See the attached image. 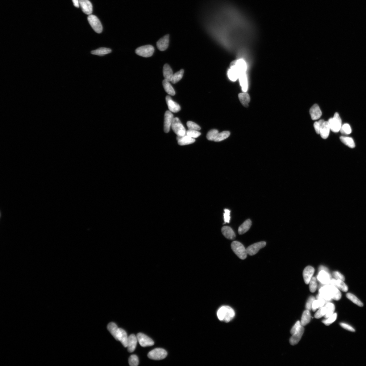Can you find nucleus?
Returning <instances> with one entry per match:
<instances>
[{
  "mask_svg": "<svg viewBox=\"0 0 366 366\" xmlns=\"http://www.w3.org/2000/svg\"><path fill=\"white\" fill-rule=\"evenodd\" d=\"M319 295L327 302L332 299L339 300L342 296L339 289L330 284L324 285L319 289Z\"/></svg>",
  "mask_w": 366,
  "mask_h": 366,
  "instance_id": "f257e3e1",
  "label": "nucleus"
},
{
  "mask_svg": "<svg viewBox=\"0 0 366 366\" xmlns=\"http://www.w3.org/2000/svg\"><path fill=\"white\" fill-rule=\"evenodd\" d=\"M235 315L234 310L228 306L221 307L217 312V316L219 319L223 322H229L232 320Z\"/></svg>",
  "mask_w": 366,
  "mask_h": 366,
  "instance_id": "f03ea898",
  "label": "nucleus"
},
{
  "mask_svg": "<svg viewBox=\"0 0 366 366\" xmlns=\"http://www.w3.org/2000/svg\"><path fill=\"white\" fill-rule=\"evenodd\" d=\"M231 248L234 252L242 260H244L247 257L246 249L243 245L238 241H234L231 243Z\"/></svg>",
  "mask_w": 366,
  "mask_h": 366,
  "instance_id": "7ed1b4c3",
  "label": "nucleus"
},
{
  "mask_svg": "<svg viewBox=\"0 0 366 366\" xmlns=\"http://www.w3.org/2000/svg\"><path fill=\"white\" fill-rule=\"evenodd\" d=\"M328 122L331 130L335 133L339 132L342 127V121L338 113H335L333 118L330 119Z\"/></svg>",
  "mask_w": 366,
  "mask_h": 366,
  "instance_id": "20e7f679",
  "label": "nucleus"
},
{
  "mask_svg": "<svg viewBox=\"0 0 366 366\" xmlns=\"http://www.w3.org/2000/svg\"><path fill=\"white\" fill-rule=\"evenodd\" d=\"M171 128L174 133L178 136H182L185 135L186 131L185 127L183 125L179 119L176 117L173 121Z\"/></svg>",
  "mask_w": 366,
  "mask_h": 366,
  "instance_id": "39448f33",
  "label": "nucleus"
},
{
  "mask_svg": "<svg viewBox=\"0 0 366 366\" xmlns=\"http://www.w3.org/2000/svg\"><path fill=\"white\" fill-rule=\"evenodd\" d=\"M167 352L162 348H156L148 353V356L151 360H163L167 356Z\"/></svg>",
  "mask_w": 366,
  "mask_h": 366,
  "instance_id": "423d86ee",
  "label": "nucleus"
},
{
  "mask_svg": "<svg viewBox=\"0 0 366 366\" xmlns=\"http://www.w3.org/2000/svg\"><path fill=\"white\" fill-rule=\"evenodd\" d=\"M154 48L150 45L143 46L137 48L135 52L139 56L144 57H150L153 55Z\"/></svg>",
  "mask_w": 366,
  "mask_h": 366,
  "instance_id": "0eeeda50",
  "label": "nucleus"
},
{
  "mask_svg": "<svg viewBox=\"0 0 366 366\" xmlns=\"http://www.w3.org/2000/svg\"><path fill=\"white\" fill-rule=\"evenodd\" d=\"M89 23L95 32L101 33L102 31V26L101 22L96 16L92 15L88 17Z\"/></svg>",
  "mask_w": 366,
  "mask_h": 366,
  "instance_id": "6e6552de",
  "label": "nucleus"
},
{
  "mask_svg": "<svg viewBox=\"0 0 366 366\" xmlns=\"http://www.w3.org/2000/svg\"><path fill=\"white\" fill-rule=\"evenodd\" d=\"M138 341L141 347H145L153 346L154 341L150 338L142 333H138L137 335Z\"/></svg>",
  "mask_w": 366,
  "mask_h": 366,
  "instance_id": "1a4fd4ad",
  "label": "nucleus"
},
{
  "mask_svg": "<svg viewBox=\"0 0 366 366\" xmlns=\"http://www.w3.org/2000/svg\"><path fill=\"white\" fill-rule=\"evenodd\" d=\"M266 245V243L264 241L254 243L250 245L246 249L247 254L253 256L256 254L261 248Z\"/></svg>",
  "mask_w": 366,
  "mask_h": 366,
  "instance_id": "9d476101",
  "label": "nucleus"
},
{
  "mask_svg": "<svg viewBox=\"0 0 366 366\" xmlns=\"http://www.w3.org/2000/svg\"><path fill=\"white\" fill-rule=\"evenodd\" d=\"M317 279L321 284L323 285L329 284L331 279L329 271L324 270H319Z\"/></svg>",
  "mask_w": 366,
  "mask_h": 366,
  "instance_id": "9b49d317",
  "label": "nucleus"
},
{
  "mask_svg": "<svg viewBox=\"0 0 366 366\" xmlns=\"http://www.w3.org/2000/svg\"><path fill=\"white\" fill-rule=\"evenodd\" d=\"M173 115L171 112L167 110L164 116V130L165 133H168L170 131L174 119Z\"/></svg>",
  "mask_w": 366,
  "mask_h": 366,
  "instance_id": "f8f14e48",
  "label": "nucleus"
},
{
  "mask_svg": "<svg viewBox=\"0 0 366 366\" xmlns=\"http://www.w3.org/2000/svg\"><path fill=\"white\" fill-rule=\"evenodd\" d=\"M304 332V329L303 326H302L298 330L292 335V336L289 340L290 343L293 346H294V345L298 344L300 339H301Z\"/></svg>",
  "mask_w": 366,
  "mask_h": 366,
  "instance_id": "ddd939ff",
  "label": "nucleus"
},
{
  "mask_svg": "<svg viewBox=\"0 0 366 366\" xmlns=\"http://www.w3.org/2000/svg\"><path fill=\"white\" fill-rule=\"evenodd\" d=\"M79 5L82 10L86 15H90L93 12V6L89 0H79Z\"/></svg>",
  "mask_w": 366,
  "mask_h": 366,
  "instance_id": "4468645a",
  "label": "nucleus"
},
{
  "mask_svg": "<svg viewBox=\"0 0 366 366\" xmlns=\"http://www.w3.org/2000/svg\"><path fill=\"white\" fill-rule=\"evenodd\" d=\"M168 107L170 111L174 113H177L181 110V108L180 106L177 103L173 101L171 97L167 96L166 97Z\"/></svg>",
  "mask_w": 366,
  "mask_h": 366,
  "instance_id": "2eb2a0df",
  "label": "nucleus"
},
{
  "mask_svg": "<svg viewBox=\"0 0 366 366\" xmlns=\"http://www.w3.org/2000/svg\"><path fill=\"white\" fill-rule=\"evenodd\" d=\"M315 272V269L310 266L306 267L303 272V277L305 282L307 285L309 284L310 281L313 277Z\"/></svg>",
  "mask_w": 366,
  "mask_h": 366,
  "instance_id": "dca6fc26",
  "label": "nucleus"
},
{
  "mask_svg": "<svg viewBox=\"0 0 366 366\" xmlns=\"http://www.w3.org/2000/svg\"><path fill=\"white\" fill-rule=\"evenodd\" d=\"M137 342V336L134 334H131L129 336L127 347L130 353H132L135 350Z\"/></svg>",
  "mask_w": 366,
  "mask_h": 366,
  "instance_id": "f3484780",
  "label": "nucleus"
},
{
  "mask_svg": "<svg viewBox=\"0 0 366 366\" xmlns=\"http://www.w3.org/2000/svg\"><path fill=\"white\" fill-rule=\"evenodd\" d=\"M310 116L313 120H316L320 118L322 115V112L318 105H314L310 110Z\"/></svg>",
  "mask_w": 366,
  "mask_h": 366,
  "instance_id": "a211bd4d",
  "label": "nucleus"
},
{
  "mask_svg": "<svg viewBox=\"0 0 366 366\" xmlns=\"http://www.w3.org/2000/svg\"><path fill=\"white\" fill-rule=\"evenodd\" d=\"M169 41V35H167L162 37L157 43V46L160 51H163L168 48Z\"/></svg>",
  "mask_w": 366,
  "mask_h": 366,
  "instance_id": "6ab92c4d",
  "label": "nucleus"
},
{
  "mask_svg": "<svg viewBox=\"0 0 366 366\" xmlns=\"http://www.w3.org/2000/svg\"><path fill=\"white\" fill-rule=\"evenodd\" d=\"M329 284L335 286L338 289L344 292H347L348 290L347 285L343 281L340 280L331 279Z\"/></svg>",
  "mask_w": 366,
  "mask_h": 366,
  "instance_id": "aec40b11",
  "label": "nucleus"
},
{
  "mask_svg": "<svg viewBox=\"0 0 366 366\" xmlns=\"http://www.w3.org/2000/svg\"><path fill=\"white\" fill-rule=\"evenodd\" d=\"M177 139L178 144L180 146H185L194 143L195 141V140L194 138L190 137L186 135V134L185 135L181 137L177 136Z\"/></svg>",
  "mask_w": 366,
  "mask_h": 366,
  "instance_id": "412c9836",
  "label": "nucleus"
},
{
  "mask_svg": "<svg viewBox=\"0 0 366 366\" xmlns=\"http://www.w3.org/2000/svg\"><path fill=\"white\" fill-rule=\"evenodd\" d=\"M222 232L223 236L227 239L233 240L235 239L236 235L231 228L228 226H224L222 227Z\"/></svg>",
  "mask_w": 366,
  "mask_h": 366,
  "instance_id": "4be33fe9",
  "label": "nucleus"
},
{
  "mask_svg": "<svg viewBox=\"0 0 366 366\" xmlns=\"http://www.w3.org/2000/svg\"><path fill=\"white\" fill-rule=\"evenodd\" d=\"M331 130L329 124L328 122H324L320 130V134L323 139H326L329 137Z\"/></svg>",
  "mask_w": 366,
  "mask_h": 366,
  "instance_id": "5701e85b",
  "label": "nucleus"
},
{
  "mask_svg": "<svg viewBox=\"0 0 366 366\" xmlns=\"http://www.w3.org/2000/svg\"><path fill=\"white\" fill-rule=\"evenodd\" d=\"M128 337L126 331L122 329L119 328L117 340L120 341L125 347H127Z\"/></svg>",
  "mask_w": 366,
  "mask_h": 366,
  "instance_id": "b1692460",
  "label": "nucleus"
},
{
  "mask_svg": "<svg viewBox=\"0 0 366 366\" xmlns=\"http://www.w3.org/2000/svg\"><path fill=\"white\" fill-rule=\"evenodd\" d=\"M174 74L171 68L168 64H165L163 68V75L165 80L171 82Z\"/></svg>",
  "mask_w": 366,
  "mask_h": 366,
  "instance_id": "393cba45",
  "label": "nucleus"
},
{
  "mask_svg": "<svg viewBox=\"0 0 366 366\" xmlns=\"http://www.w3.org/2000/svg\"><path fill=\"white\" fill-rule=\"evenodd\" d=\"M251 225L252 222L250 219L247 220L239 227L238 230V233L240 235L244 234L250 229Z\"/></svg>",
  "mask_w": 366,
  "mask_h": 366,
  "instance_id": "a878e982",
  "label": "nucleus"
},
{
  "mask_svg": "<svg viewBox=\"0 0 366 366\" xmlns=\"http://www.w3.org/2000/svg\"><path fill=\"white\" fill-rule=\"evenodd\" d=\"M238 97L241 104L245 107H248L250 101L249 95L247 92L242 93L238 95Z\"/></svg>",
  "mask_w": 366,
  "mask_h": 366,
  "instance_id": "bb28decb",
  "label": "nucleus"
},
{
  "mask_svg": "<svg viewBox=\"0 0 366 366\" xmlns=\"http://www.w3.org/2000/svg\"><path fill=\"white\" fill-rule=\"evenodd\" d=\"M107 328L113 336L115 338L116 340H117V337H118L119 329L118 326L115 323L110 322L108 324Z\"/></svg>",
  "mask_w": 366,
  "mask_h": 366,
  "instance_id": "cd10ccee",
  "label": "nucleus"
},
{
  "mask_svg": "<svg viewBox=\"0 0 366 366\" xmlns=\"http://www.w3.org/2000/svg\"><path fill=\"white\" fill-rule=\"evenodd\" d=\"M239 79L243 91V92H246L248 89V82L246 73L240 74Z\"/></svg>",
  "mask_w": 366,
  "mask_h": 366,
  "instance_id": "c85d7f7f",
  "label": "nucleus"
},
{
  "mask_svg": "<svg viewBox=\"0 0 366 366\" xmlns=\"http://www.w3.org/2000/svg\"><path fill=\"white\" fill-rule=\"evenodd\" d=\"M228 76L231 80L235 81L239 78V72L237 69L235 65L230 68V69L228 72Z\"/></svg>",
  "mask_w": 366,
  "mask_h": 366,
  "instance_id": "c756f323",
  "label": "nucleus"
},
{
  "mask_svg": "<svg viewBox=\"0 0 366 366\" xmlns=\"http://www.w3.org/2000/svg\"><path fill=\"white\" fill-rule=\"evenodd\" d=\"M236 66L239 72V75L242 73H246L247 65L246 62L243 60L240 59L237 60Z\"/></svg>",
  "mask_w": 366,
  "mask_h": 366,
  "instance_id": "7c9ffc66",
  "label": "nucleus"
},
{
  "mask_svg": "<svg viewBox=\"0 0 366 366\" xmlns=\"http://www.w3.org/2000/svg\"><path fill=\"white\" fill-rule=\"evenodd\" d=\"M311 315L308 310H306L302 314L301 324L302 326H305L309 323L311 320Z\"/></svg>",
  "mask_w": 366,
  "mask_h": 366,
  "instance_id": "2f4dec72",
  "label": "nucleus"
},
{
  "mask_svg": "<svg viewBox=\"0 0 366 366\" xmlns=\"http://www.w3.org/2000/svg\"><path fill=\"white\" fill-rule=\"evenodd\" d=\"M163 84L165 91L168 94L171 96L175 95V92L170 82L164 79L163 81Z\"/></svg>",
  "mask_w": 366,
  "mask_h": 366,
  "instance_id": "473e14b6",
  "label": "nucleus"
},
{
  "mask_svg": "<svg viewBox=\"0 0 366 366\" xmlns=\"http://www.w3.org/2000/svg\"><path fill=\"white\" fill-rule=\"evenodd\" d=\"M340 139L341 142L348 147L354 148L355 147V143L351 138L346 136H341Z\"/></svg>",
  "mask_w": 366,
  "mask_h": 366,
  "instance_id": "72a5a7b5",
  "label": "nucleus"
},
{
  "mask_svg": "<svg viewBox=\"0 0 366 366\" xmlns=\"http://www.w3.org/2000/svg\"><path fill=\"white\" fill-rule=\"evenodd\" d=\"M112 50L109 48H101L99 49L91 51V53L93 55H99V56H103L107 54L111 53Z\"/></svg>",
  "mask_w": 366,
  "mask_h": 366,
  "instance_id": "f704fd0d",
  "label": "nucleus"
},
{
  "mask_svg": "<svg viewBox=\"0 0 366 366\" xmlns=\"http://www.w3.org/2000/svg\"><path fill=\"white\" fill-rule=\"evenodd\" d=\"M324 306L326 308V313L324 317L326 318L332 315L334 313L335 306L334 304L329 302H327Z\"/></svg>",
  "mask_w": 366,
  "mask_h": 366,
  "instance_id": "c9c22d12",
  "label": "nucleus"
},
{
  "mask_svg": "<svg viewBox=\"0 0 366 366\" xmlns=\"http://www.w3.org/2000/svg\"><path fill=\"white\" fill-rule=\"evenodd\" d=\"M347 298L350 300L352 302H353L355 304L360 306V307H362L364 306L363 303L356 296L352 294L351 293H348L346 295Z\"/></svg>",
  "mask_w": 366,
  "mask_h": 366,
  "instance_id": "e433bc0d",
  "label": "nucleus"
},
{
  "mask_svg": "<svg viewBox=\"0 0 366 366\" xmlns=\"http://www.w3.org/2000/svg\"><path fill=\"white\" fill-rule=\"evenodd\" d=\"M184 70L181 69L173 74L171 82L172 83L175 84L180 81L183 77L184 74Z\"/></svg>",
  "mask_w": 366,
  "mask_h": 366,
  "instance_id": "4c0bfd02",
  "label": "nucleus"
},
{
  "mask_svg": "<svg viewBox=\"0 0 366 366\" xmlns=\"http://www.w3.org/2000/svg\"><path fill=\"white\" fill-rule=\"evenodd\" d=\"M230 135V133L228 131H224L223 132L218 133L215 139V142H219L225 139L228 137Z\"/></svg>",
  "mask_w": 366,
  "mask_h": 366,
  "instance_id": "58836bf2",
  "label": "nucleus"
},
{
  "mask_svg": "<svg viewBox=\"0 0 366 366\" xmlns=\"http://www.w3.org/2000/svg\"><path fill=\"white\" fill-rule=\"evenodd\" d=\"M219 133L218 130L213 129L210 130L207 134V139L210 141H214L217 134Z\"/></svg>",
  "mask_w": 366,
  "mask_h": 366,
  "instance_id": "ea45409f",
  "label": "nucleus"
},
{
  "mask_svg": "<svg viewBox=\"0 0 366 366\" xmlns=\"http://www.w3.org/2000/svg\"><path fill=\"white\" fill-rule=\"evenodd\" d=\"M337 318V314L336 313H334L332 315L326 318V319L322 321V322L325 324V325L328 326L330 325L331 323H333L336 320Z\"/></svg>",
  "mask_w": 366,
  "mask_h": 366,
  "instance_id": "a19ab883",
  "label": "nucleus"
},
{
  "mask_svg": "<svg viewBox=\"0 0 366 366\" xmlns=\"http://www.w3.org/2000/svg\"><path fill=\"white\" fill-rule=\"evenodd\" d=\"M309 284L310 291L312 293L315 292L317 288V284L316 277H313L310 280Z\"/></svg>",
  "mask_w": 366,
  "mask_h": 366,
  "instance_id": "79ce46f5",
  "label": "nucleus"
},
{
  "mask_svg": "<svg viewBox=\"0 0 366 366\" xmlns=\"http://www.w3.org/2000/svg\"><path fill=\"white\" fill-rule=\"evenodd\" d=\"M326 308L325 306H324L319 308V309L316 313L315 314V317L317 319L321 318L323 316H324L326 315Z\"/></svg>",
  "mask_w": 366,
  "mask_h": 366,
  "instance_id": "37998d69",
  "label": "nucleus"
},
{
  "mask_svg": "<svg viewBox=\"0 0 366 366\" xmlns=\"http://www.w3.org/2000/svg\"><path fill=\"white\" fill-rule=\"evenodd\" d=\"M129 365L131 366H137L139 364V358L137 356L133 355L131 356L129 359Z\"/></svg>",
  "mask_w": 366,
  "mask_h": 366,
  "instance_id": "c03bdc74",
  "label": "nucleus"
},
{
  "mask_svg": "<svg viewBox=\"0 0 366 366\" xmlns=\"http://www.w3.org/2000/svg\"><path fill=\"white\" fill-rule=\"evenodd\" d=\"M341 133L343 134H349L351 132V129L349 125L347 123L342 126L340 130Z\"/></svg>",
  "mask_w": 366,
  "mask_h": 366,
  "instance_id": "a18cd8bd",
  "label": "nucleus"
},
{
  "mask_svg": "<svg viewBox=\"0 0 366 366\" xmlns=\"http://www.w3.org/2000/svg\"><path fill=\"white\" fill-rule=\"evenodd\" d=\"M186 135L192 138H196L201 135V133L198 131L188 130L186 131Z\"/></svg>",
  "mask_w": 366,
  "mask_h": 366,
  "instance_id": "49530a36",
  "label": "nucleus"
},
{
  "mask_svg": "<svg viewBox=\"0 0 366 366\" xmlns=\"http://www.w3.org/2000/svg\"><path fill=\"white\" fill-rule=\"evenodd\" d=\"M186 125L189 130L199 131L201 129V127L198 124L192 122H188Z\"/></svg>",
  "mask_w": 366,
  "mask_h": 366,
  "instance_id": "de8ad7c7",
  "label": "nucleus"
},
{
  "mask_svg": "<svg viewBox=\"0 0 366 366\" xmlns=\"http://www.w3.org/2000/svg\"><path fill=\"white\" fill-rule=\"evenodd\" d=\"M323 119H321L318 122H315L314 123V127L317 134H320V130L324 122Z\"/></svg>",
  "mask_w": 366,
  "mask_h": 366,
  "instance_id": "09e8293b",
  "label": "nucleus"
},
{
  "mask_svg": "<svg viewBox=\"0 0 366 366\" xmlns=\"http://www.w3.org/2000/svg\"><path fill=\"white\" fill-rule=\"evenodd\" d=\"M316 299L315 297L310 296L306 303V310H310L312 309L313 302Z\"/></svg>",
  "mask_w": 366,
  "mask_h": 366,
  "instance_id": "8fccbe9b",
  "label": "nucleus"
},
{
  "mask_svg": "<svg viewBox=\"0 0 366 366\" xmlns=\"http://www.w3.org/2000/svg\"><path fill=\"white\" fill-rule=\"evenodd\" d=\"M224 212L223 216L224 221L225 222L224 223H229L230 220V211L228 209H225L224 210Z\"/></svg>",
  "mask_w": 366,
  "mask_h": 366,
  "instance_id": "3c124183",
  "label": "nucleus"
},
{
  "mask_svg": "<svg viewBox=\"0 0 366 366\" xmlns=\"http://www.w3.org/2000/svg\"><path fill=\"white\" fill-rule=\"evenodd\" d=\"M333 276L335 279L340 280L344 281L345 278L344 276L341 274L340 272L338 271H335L333 272Z\"/></svg>",
  "mask_w": 366,
  "mask_h": 366,
  "instance_id": "603ef678",
  "label": "nucleus"
},
{
  "mask_svg": "<svg viewBox=\"0 0 366 366\" xmlns=\"http://www.w3.org/2000/svg\"><path fill=\"white\" fill-rule=\"evenodd\" d=\"M302 326L301 322H300V321H297L294 324V325L293 326L291 330V334L293 335V333H294Z\"/></svg>",
  "mask_w": 366,
  "mask_h": 366,
  "instance_id": "864d4df0",
  "label": "nucleus"
},
{
  "mask_svg": "<svg viewBox=\"0 0 366 366\" xmlns=\"http://www.w3.org/2000/svg\"><path fill=\"white\" fill-rule=\"evenodd\" d=\"M317 300L318 301L319 304V308H322V307L324 306L325 304L327 303L326 300L319 295L317 296Z\"/></svg>",
  "mask_w": 366,
  "mask_h": 366,
  "instance_id": "5fc2aeb1",
  "label": "nucleus"
},
{
  "mask_svg": "<svg viewBox=\"0 0 366 366\" xmlns=\"http://www.w3.org/2000/svg\"><path fill=\"white\" fill-rule=\"evenodd\" d=\"M340 325L341 327L346 330L352 331V332H355V330L353 327L347 324L341 323H340Z\"/></svg>",
  "mask_w": 366,
  "mask_h": 366,
  "instance_id": "6e6d98bb",
  "label": "nucleus"
},
{
  "mask_svg": "<svg viewBox=\"0 0 366 366\" xmlns=\"http://www.w3.org/2000/svg\"><path fill=\"white\" fill-rule=\"evenodd\" d=\"M318 309H319V305L318 300L315 299L313 302L312 309L313 311L315 312Z\"/></svg>",
  "mask_w": 366,
  "mask_h": 366,
  "instance_id": "4d7b16f0",
  "label": "nucleus"
},
{
  "mask_svg": "<svg viewBox=\"0 0 366 366\" xmlns=\"http://www.w3.org/2000/svg\"><path fill=\"white\" fill-rule=\"evenodd\" d=\"M74 6L77 8H79L80 6L79 5V0H72Z\"/></svg>",
  "mask_w": 366,
  "mask_h": 366,
  "instance_id": "13d9d810",
  "label": "nucleus"
},
{
  "mask_svg": "<svg viewBox=\"0 0 366 366\" xmlns=\"http://www.w3.org/2000/svg\"><path fill=\"white\" fill-rule=\"evenodd\" d=\"M236 62L237 60H235L231 62L230 64V67L231 68L235 66V65L236 63Z\"/></svg>",
  "mask_w": 366,
  "mask_h": 366,
  "instance_id": "bf43d9fd",
  "label": "nucleus"
}]
</instances>
